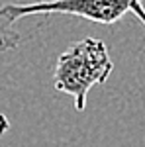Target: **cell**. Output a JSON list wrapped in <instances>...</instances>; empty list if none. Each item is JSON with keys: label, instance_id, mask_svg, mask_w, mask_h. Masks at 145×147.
<instances>
[{"label": "cell", "instance_id": "cell-3", "mask_svg": "<svg viewBox=\"0 0 145 147\" xmlns=\"http://www.w3.org/2000/svg\"><path fill=\"white\" fill-rule=\"evenodd\" d=\"M129 12H134L135 16H137V20L145 26V8H143V0H137V2H134L132 4V10Z\"/></svg>", "mask_w": 145, "mask_h": 147}, {"label": "cell", "instance_id": "cell-2", "mask_svg": "<svg viewBox=\"0 0 145 147\" xmlns=\"http://www.w3.org/2000/svg\"><path fill=\"white\" fill-rule=\"evenodd\" d=\"M134 2L137 0H39L30 4H6L0 8V34L16 47L20 37L10 28L20 18L35 14H71L94 24L112 26L132 10Z\"/></svg>", "mask_w": 145, "mask_h": 147}, {"label": "cell", "instance_id": "cell-4", "mask_svg": "<svg viewBox=\"0 0 145 147\" xmlns=\"http://www.w3.org/2000/svg\"><path fill=\"white\" fill-rule=\"evenodd\" d=\"M8 127H10V122H8V118L4 116V114H0V137L4 136L6 131H8Z\"/></svg>", "mask_w": 145, "mask_h": 147}, {"label": "cell", "instance_id": "cell-1", "mask_svg": "<svg viewBox=\"0 0 145 147\" xmlns=\"http://www.w3.org/2000/svg\"><path fill=\"white\" fill-rule=\"evenodd\" d=\"M112 71L114 61L106 43L102 39L84 37L59 55L53 73V86L59 92L71 94L75 98V108L82 112L90 88L104 84Z\"/></svg>", "mask_w": 145, "mask_h": 147}, {"label": "cell", "instance_id": "cell-5", "mask_svg": "<svg viewBox=\"0 0 145 147\" xmlns=\"http://www.w3.org/2000/svg\"><path fill=\"white\" fill-rule=\"evenodd\" d=\"M8 49H12V45H10V41L4 37V35L0 34V51H8Z\"/></svg>", "mask_w": 145, "mask_h": 147}]
</instances>
